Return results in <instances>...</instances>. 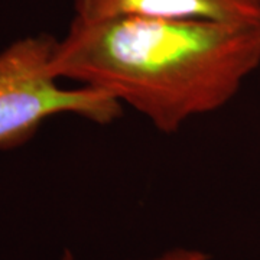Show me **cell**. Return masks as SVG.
Listing matches in <instances>:
<instances>
[{
  "instance_id": "277c9868",
  "label": "cell",
  "mask_w": 260,
  "mask_h": 260,
  "mask_svg": "<svg viewBox=\"0 0 260 260\" xmlns=\"http://www.w3.org/2000/svg\"><path fill=\"white\" fill-rule=\"evenodd\" d=\"M211 256L208 253L198 249H186V247H175L159 254L156 257L143 260H210Z\"/></svg>"
},
{
  "instance_id": "6da1fadb",
  "label": "cell",
  "mask_w": 260,
  "mask_h": 260,
  "mask_svg": "<svg viewBox=\"0 0 260 260\" xmlns=\"http://www.w3.org/2000/svg\"><path fill=\"white\" fill-rule=\"evenodd\" d=\"M260 65V25L74 16L56 39V78L112 95L172 135L232 102Z\"/></svg>"
},
{
  "instance_id": "7a4b0ae2",
  "label": "cell",
  "mask_w": 260,
  "mask_h": 260,
  "mask_svg": "<svg viewBox=\"0 0 260 260\" xmlns=\"http://www.w3.org/2000/svg\"><path fill=\"white\" fill-rule=\"evenodd\" d=\"M55 44V38L41 34L0 52V149L25 143L56 114H77L100 124L120 116L121 103L109 94L59 87L49 67Z\"/></svg>"
},
{
  "instance_id": "3957f363",
  "label": "cell",
  "mask_w": 260,
  "mask_h": 260,
  "mask_svg": "<svg viewBox=\"0 0 260 260\" xmlns=\"http://www.w3.org/2000/svg\"><path fill=\"white\" fill-rule=\"evenodd\" d=\"M73 6L81 19L142 16L260 25V0H73Z\"/></svg>"
}]
</instances>
